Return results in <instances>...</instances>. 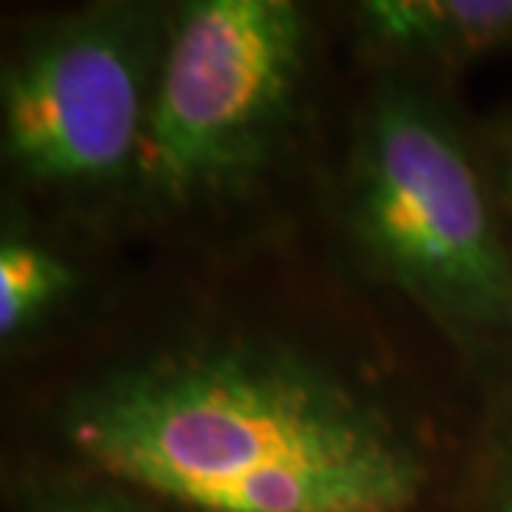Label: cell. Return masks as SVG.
<instances>
[{
	"label": "cell",
	"mask_w": 512,
	"mask_h": 512,
	"mask_svg": "<svg viewBox=\"0 0 512 512\" xmlns=\"http://www.w3.org/2000/svg\"><path fill=\"white\" fill-rule=\"evenodd\" d=\"M94 467L194 512H410L427 467L376 402L288 350L205 345L74 396Z\"/></svg>",
	"instance_id": "6da1fadb"
},
{
	"label": "cell",
	"mask_w": 512,
	"mask_h": 512,
	"mask_svg": "<svg viewBox=\"0 0 512 512\" xmlns=\"http://www.w3.org/2000/svg\"><path fill=\"white\" fill-rule=\"evenodd\" d=\"M359 248L461 348L512 353V254L453 123L407 86L376 94L350 174Z\"/></svg>",
	"instance_id": "7a4b0ae2"
},
{
	"label": "cell",
	"mask_w": 512,
	"mask_h": 512,
	"mask_svg": "<svg viewBox=\"0 0 512 512\" xmlns=\"http://www.w3.org/2000/svg\"><path fill=\"white\" fill-rule=\"evenodd\" d=\"M291 0H191L168 15L137 183L168 208L234 197L274 160L308 69Z\"/></svg>",
	"instance_id": "3957f363"
},
{
	"label": "cell",
	"mask_w": 512,
	"mask_h": 512,
	"mask_svg": "<svg viewBox=\"0 0 512 512\" xmlns=\"http://www.w3.org/2000/svg\"><path fill=\"white\" fill-rule=\"evenodd\" d=\"M165 29L151 6L103 3L20 43L0 83L3 160L20 180L86 191L137 177Z\"/></svg>",
	"instance_id": "277c9868"
},
{
	"label": "cell",
	"mask_w": 512,
	"mask_h": 512,
	"mask_svg": "<svg viewBox=\"0 0 512 512\" xmlns=\"http://www.w3.org/2000/svg\"><path fill=\"white\" fill-rule=\"evenodd\" d=\"M359 23L376 46L419 57L512 52V0H370Z\"/></svg>",
	"instance_id": "5b68a950"
},
{
	"label": "cell",
	"mask_w": 512,
	"mask_h": 512,
	"mask_svg": "<svg viewBox=\"0 0 512 512\" xmlns=\"http://www.w3.org/2000/svg\"><path fill=\"white\" fill-rule=\"evenodd\" d=\"M74 288L72 268L46 245L18 234L0 242V336L18 339Z\"/></svg>",
	"instance_id": "8992f818"
},
{
	"label": "cell",
	"mask_w": 512,
	"mask_h": 512,
	"mask_svg": "<svg viewBox=\"0 0 512 512\" xmlns=\"http://www.w3.org/2000/svg\"><path fill=\"white\" fill-rule=\"evenodd\" d=\"M32 512H143L140 507H134L126 498L103 493H55L46 495L43 501H37V507Z\"/></svg>",
	"instance_id": "52a82bcc"
},
{
	"label": "cell",
	"mask_w": 512,
	"mask_h": 512,
	"mask_svg": "<svg viewBox=\"0 0 512 512\" xmlns=\"http://www.w3.org/2000/svg\"><path fill=\"white\" fill-rule=\"evenodd\" d=\"M490 512H512V430L507 436L504 458H501V470H498V481H495Z\"/></svg>",
	"instance_id": "ba28073f"
}]
</instances>
